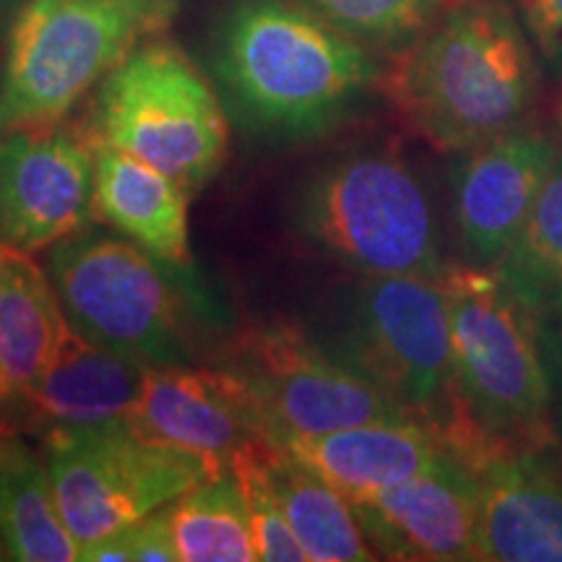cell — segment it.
I'll list each match as a JSON object with an SVG mask.
<instances>
[{"mask_svg": "<svg viewBox=\"0 0 562 562\" xmlns=\"http://www.w3.org/2000/svg\"><path fill=\"white\" fill-rule=\"evenodd\" d=\"M364 537L383 560H480V495L472 469L442 451L425 472L375 495L351 501Z\"/></svg>", "mask_w": 562, "mask_h": 562, "instance_id": "7c38bea8", "label": "cell"}, {"mask_svg": "<svg viewBox=\"0 0 562 562\" xmlns=\"http://www.w3.org/2000/svg\"><path fill=\"white\" fill-rule=\"evenodd\" d=\"M203 70L229 125L266 149H294L347 125L378 89L385 63L297 0H227L211 19Z\"/></svg>", "mask_w": 562, "mask_h": 562, "instance_id": "6da1fadb", "label": "cell"}, {"mask_svg": "<svg viewBox=\"0 0 562 562\" xmlns=\"http://www.w3.org/2000/svg\"><path fill=\"white\" fill-rule=\"evenodd\" d=\"M170 510V529L180 562H252L248 505L235 472H222L180 495Z\"/></svg>", "mask_w": 562, "mask_h": 562, "instance_id": "7402d4cb", "label": "cell"}, {"mask_svg": "<svg viewBox=\"0 0 562 562\" xmlns=\"http://www.w3.org/2000/svg\"><path fill=\"white\" fill-rule=\"evenodd\" d=\"M3 432H9V427H5L3 422H0V435H3Z\"/></svg>", "mask_w": 562, "mask_h": 562, "instance_id": "4dcf8cb0", "label": "cell"}, {"mask_svg": "<svg viewBox=\"0 0 562 562\" xmlns=\"http://www.w3.org/2000/svg\"><path fill=\"white\" fill-rule=\"evenodd\" d=\"M26 5H30V0H0V50H3L13 24H16Z\"/></svg>", "mask_w": 562, "mask_h": 562, "instance_id": "f1b7e54d", "label": "cell"}, {"mask_svg": "<svg viewBox=\"0 0 562 562\" xmlns=\"http://www.w3.org/2000/svg\"><path fill=\"white\" fill-rule=\"evenodd\" d=\"M68 326L149 368L199 362L195 328H222L224 305L195 269H178L94 222L45 250Z\"/></svg>", "mask_w": 562, "mask_h": 562, "instance_id": "277c9868", "label": "cell"}, {"mask_svg": "<svg viewBox=\"0 0 562 562\" xmlns=\"http://www.w3.org/2000/svg\"><path fill=\"white\" fill-rule=\"evenodd\" d=\"M186 0H30L0 58V136L66 121Z\"/></svg>", "mask_w": 562, "mask_h": 562, "instance_id": "8992f818", "label": "cell"}, {"mask_svg": "<svg viewBox=\"0 0 562 562\" xmlns=\"http://www.w3.org/2000/svg\"><path fill=\"white\" fill-rule=\"evenodd\" d=\"M68 331L45 266L32 261V252L0 243V364L11 383V404L37 389Z\"/></svg>", "mask_w": 562, "mask_h": 562, "instance_id": "d6986e66", "label": "cell"}, {"mask_svg": "<svg viewBox=\"0 0 562 562\" xmlns=\"http://www.w3.org/2000/svg\"><path fill=\"white\" fill-rule=\"evenodd\" d=\"M128 419L149 438L199 456L214 474L229 472L243 448L269 440L250 389L224 364L151 368Z\"/></svg>", "mask_w": 562, "mask_h": 562, "instance_id": "4fadbf2b", "label": "cell"}, {"mask_svg": "<svg viewBox=\"0 0 562 562\" xmlns=\"http://www.w3.org/2000/svg\"><path fill=\"white\" fill-rule=\"evenodd\" d=\"M55 505L76 547L151 516L214 476L199 456L140 432L128 417L42 435Z\"/></svg>", "mask_w": 562, "mask_h": 562, "instance_id": "9c48e42d", "label": "cell"}, {"mask_svg": "<svg viewBox=\"0 0 562 562\" xmlns=\"http://www.w3.org/2000/svg\"><path fill=\"white\" fill-rule=\"evenodd\" d=\"M307 334L438 432L453 396L451 311L440 277H362L336 302L326 331Z\"/></svg>", "mask_w": 562, "mask_h": 562, "instance_id": "ba28073f", "label": "cell"}, {"mask_svg": "<svg viewBox=\"0 0 562 562\" xmlns=\"http://www.w3.org/2000/svg\"><path fill=\"white\" fill-rule=\"evenodd\" d=\"M391 60L383 89L438 151L461 154L518 128L537 94V53L505 0H448Z\"/></svg>", "mask_w": 562, "mask_h": 562, "instance_id": "3957f363", "label": "cell"}, {"mask_svg": "<svg viewBox=\"0 0 562 562\" xmlns=\"http://www.w3.org/2000/svg\"><path fill=\"white\" fill-rule=\"evenodd\" d=\"M364 50L396 58L417 42L440 16L448 0H297Z\"/></svg>", "mask_w": 562, "mask_h": 562, "instance_id": "cb8c5ba5", "label": "cell"}, {"mask_svg": "<svg viewBox=\"0 0 562 562\" xmlns=\"http://www.w3.org/2000/svg\"><path fill=\"white\" fill-rule=\"evenodd\" d=\"M266 463L281 510L307 562L375 560L355 508L339 490L273 442Z\"/></svg>", "mask_w": 562, "mask_h": 562, "instance_id": "44dd1931", "label": "cell"}, {"mask_svg": "<svg viewBox=\"0 0 562 562\" xmlns=\"http://www.w3.org/2000/svg\"><path fill=\"white\" fill-rule=\"evenodd\" d=\"M550 74H562V0H505Z\"/></svg>", "mask_w": 562, "mask_h": 562, "instance_id": "4316f807", "label": "cell"}, {"mask_svg": "<svg viewBox=\"0 0 562 562\" xmlns=\"http://www.w3.org/2000/svg\"><path fill=\"white\" fill-rule=\"evenodd\" d=\"M451 214L469 263L497 266L521 232L558 149L544 133L513 128L456 154Z\"/></svg>", "mask_w": 562, "mask_h": 562, "instance_id": "5bb4252c", "label": "cell"}, {"mask_svg": "<svg viewBox=\"0 0 562 562\" xmlns=\"http://www.w3.org/2000/svg\"><path fill=\"white\" fill-rule=\"evenodd\" d=\"M0 542L5 560H79V547L55 505L42 453L16 430L0 435Z\"/></svg>", "mask_w": 562, "mask_h": 562, "instance_id": "ffe728a7", "label": "cell"}, {"mask_svg": "<svg viewBox=\"0 0 562 562\" xmlns=\"http://www.w3.org/2000/svg\"><path fill=\"white\" fill-rule=\"evenodd\" d=\"M440 281L453 339L451 409L438 427L446 451L476 469L497 456L558 446L537 315L495 266H448Z\"/></svg>", "mask_w": 562, "mask_h": 562, "instance_id": "7a4b0ae2", "label": "cell"}, {"mask_svg": "<svg viewBox=\"0 0 562 562\" xmlns=\"http://www.w3.org/2000/svg\"><path fill=\"white\" fill-rule=\"evenodd\" d=\"M11 404V383L9 378H5V370L3 364H0V422H3V414H5V406ZM5 425V422H3Z\"/></svg>", "mask_w": 562, "mask_h": 562, "instance_id": "f546056e", "label": "cell"}, {"mask_svg": "<svg viewBox=\"0 0 562 562\" xmlns=\"http://www.w3.org/2000/svg\"><path fill=\"white\" fill-rule=\"evenodd\" d=\"M94 151L97 222L108 224L159 261L195 269L188 235L191 193L170 175L115 146L94 144Z\"/></svg>", "mask_w": 562, "mask_h": 562, "instance_id": "ac0fdd59", "label": "cell"}, {"mask_svg": "<svg viewBox=\"0 0 562 562\" xmlns=\"http://www.w3.org/2000/svg\"><path fill=\"white\" fill-rule=\"evenodd\" d=\"M224 368L250 389L271 442L286 435L414 417L391 393L321 349L297 326L252 328L235 344Z\"/></svg>", "mask_w": 562, "mask_h": 562, "instance_id": "30bf717a", "label": "cell"}, {"mask_svg": "<svg viewBox=\"0 0 562 562\" xmlns=\"http://www.w3.org/2000/svg\"><path fill=\"white\" fill-rule=\"evenodd\" d=\"M83 562H178L170 529V510L161 508L100 542L79 550Z\"/></svg>", "mask_w": 562, "mask_h": 562, "instance_id": "484cf974", "label": "cell"}, {"mask_svg": "<svg viewBox=\"0 0 562 562\" xmlns=\"http://www.w3.org/2000/svg\"><path fill=\"white\" fill-rule=\"evenodd\" d=\"M552 451L497 456L472 469L480 560L562 562V463Z\"/></svg>", "mask_w": 562, "mask_h": 562, "instance_id": "9a60e30c", "label": "cell"}, {"mask_svg": "<svg viewBox=\"0 0 562 562\" xmlns=\"http://www.w3.org/2000/svg\"><path fill=\"white\" fill-rule=\"evenodd\" d=\"M286 224L300 243L360 277H442V237L417 170L385 146L321 161L292 188Z\"/></svg>", "mask_w": 562, "mask_h": 562, "instance_id": "5b68a950", "label": "cell"}, {"mask_svg": "<svg viewBox=\"0 0 562 562\" xmlns=\"http://www.w3.org/2000/svg\"><path fill=\"white\" fill-rule=\"evenodd\" d=\"M97 220V151L81 125L0 136V243L47 250Z\"/></svg>", "mask_w": 562, "mask_h": 562, "instance_id": "8fae6325", "label": "cell"}, {"mask_svg": "<svg viewBox=\"0 0 562 562\" xmlns=\"http://www.w3.org/2000/svg\"><path fill=\"white\" fill-rule=\"evenodd\" d=\"M495 269L539 321L562 318V154Z\"/></svg>", "mask_w": 562, "mask_h": 562, "instance_id": "603a6c76", "label": "cell"}, {"mask_svg": "<svg viewBox=\"0 0 562 562\" xmlns=\"http://www.w3.org/2000/svg\"><path fill=\"white\" fill-rule=\"evenodd\" d=\"M273 446L313 469L349 503L412 480L446 451L440 435L414 417L318 435H286Z\"/></svg>", "mask_w": 562, "mask_h": 562, "instance_id": "e0dca14e", "label": "cell"}, {"mask_svg": "<svg viewBox=\"0 0 562 562\" xmlns=\"http://www.w3.org/2000/svg\"><path fill=\"white\" fill-rule=\"evenodd\" d=\"M554 323V328L544 336V360H547V370H550L552 378V391H554V402L562 404V318L550 321Z\"/></svg>", "mask_w": 562, "mask_h": 562, "instance_id": "83f0119b", "label": "cell"}, {"mask_svg": "<svg viewBox=\"0 0 562 562\" xmlns=\"http://www.w3.org/2000/svg\"><path fill=\"white\" fill-rule=\"evenodd\" d=\"M79 125L89 140L144 159L191 195L227 159V110L206 70L165 34L140 42L97 83Z\"/></svg>", "mask_w": 562, "mask_h": 562, "instance_id": "52a82bcc", "label": "cell"}, {"mask_svg": "<svg viewBox=\"0 0 562 562\" xmlns=\"http://www.w3.org/2000/svg\"><path fill=\"white\" fill-rule=\"evenodd\" d=\"M149 370V364L131 351L91 341L70 328L37 389L13 402L3 422L9 430L42 438L58 427L128 417Z\"/></svg>", "mask_w": 562, "mask_h": 562, "instance_id": "2e32d148", "label": "cell"}, {"mask_svg": "<svg viewBox=\"0 0 562 562\" xmlns=\"http://www.w3.org/2000/svg\"><path fill=\"white\" fill-rule=\"evenodd\" d=\"M271 440H258L252 446L243 448L240 453L232 459V472L240 482L245 505H248L252 544H256L258 560L266 562H302L305 552L286 521L284 510H281L279 495L273 490L269 476V453Z\"/></svg>", "mask_w": 562, "mask_h": 562, "instance_id": "d4e9b609", "label": "cell"}]
</instances>
